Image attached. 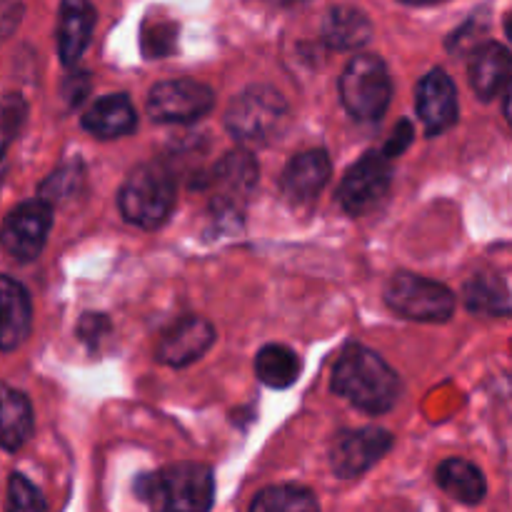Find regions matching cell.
Wrapping results in <instances>:
<instances>
[{
	"label": "cell",
	"mask_w": 512,
	"mask_h": 512,
	"mask_svg": "<svg viewBox=\"0 0 512 512\" xmlns=\"http://www.w3.org/2000/svg\"><path fill=\"white\" fill-rule=\"evenodd\" d=\"M330 388L335 395L370 415L388 413L400 393L398 373L365 345H348L333 368Z\"/></svg>",
	"instance_id": "1"
},
{
	"label": "cell",
	"mask_w": 512,
	"mask_h": 512,
	"mask_svg": "<svg viewBox=\"0 0 512 512\" xmlns=\"http://www.w3.org/2000/svg\"><path fill=\"white\" fill-rule=\"evenodd\" d=\"M135 495L155 510L205 512L213 508L215 480L208 465L175 463L158 473L140 475Z\"/></svg>",
	"instance_id": "2"
},
{
	"label": "cell",
	"mask_w": 512,
	"mask_h": 512,
	"mask_svg": "<svg viewBox=\"0 0 512 512\" xmlns=\"http://www.w3.org/2000/svg\"><path fill=\"white\" fill-rule=\"evenodd\" d=\"M288 123V103L268 85L243 90L225 113V128L243 145H270L285 133Z\"/></svg>",
	"instance_id": "3"
},
{
	"label": "cell",
	"mask_w": 512,
	"mask_h": 512,
	"mask_svg": "<svg viewBox=\"0 0 512 512\" xmlns=\"http://www.w3.org/2000/svg\"><path fill=\"white\" fill-rule=\"evenodd\" d=\"M120 213L128 223L153 230L168 220L175 205V180L165 165L145 163L130 170L118 195Z\"/></svg>",
	"instance_id": "4"
},
{
	"label": "cell",
	"mask_w": 512,
	"mask_h": 512,
	"mask_svg": "<svg viewBox=\"0 0 512 512\" xmlns=\"http://www.w3.org/2000/svg\"><path fill=\"white\" fill-rule=\"evenodd\" d=\"M393 85L388 68L373 53H360L340 75V98L345 110L358 120H378L390 105Z\"/></svg>",
	"instance_id": "5"
},
{
	"label": "cell",
	"mask_w": 512,
	"mask_h": 512,
	"mask_svg": "<svg viewBox=\"0 0 512 512\" xmlns=\"http://www.w3.org/2000/svg\"><path fill=\"white\" fill-rule=\"evenodd\" d=\"M390 310L418 323H445L453 318L455 298L443 283L415 273H398L385 288Z\"/></svg>",
	"instance_id": "6"
},
{
	"label": "cell",
	"mask_w": 512,
	"mask_h": 512,
	"mask_svg": "<svg viewBox=\"0 0 512 512\" xmlns=\"http://www.w3.org/2000/svg\"><path fill=\"white\" fill-rule=\"evenodd\" d=\"M393 165L385 153H365L338 188V200L348 215H365L388 198Z\"/></svg>",
	"instance_id": "7"
},
{
	"label": "cell",
	"mask_w": 512,
	"mask_h": 512,
	"mask_svg": "<svg viewBox=\"0 0 512 512\" xmlns=\"http://www.w3.org/2000/svg\"><path fill=\"white\" fill-rule=\"evenodd\" d=\"M50 225H53V208L45 200L20 203L0 225V245L13 260L30 263L43 253Z\"/></svg>",
	"instance_id": "8"
},
{
	"label": "cell",
	"mask_w": 512,
	"mask_h": 512,
	"mask_svg": "<svg viewBox=\"0 0 512 512\" xmlns=\"http://www.w3.org/2000/svg\"><path fill=\"white\" fill-rule=\"evenodd\" d=\"M215 93L198 80H163L148 95V113L158 123H195L213 110Z\"/></svg>",
	"instance_id": "9"
},
{
	"label": "cell",
	"mask_w": 512,
	"mask_h": 512,
	"mask_svg": "<svg viewBox=\"0 0 512 512\" xmlns=\"http://www.w3.org/2000/svg\"><path fill=\"white\" fill-rule=\"evenodd\" d=\"M393 448V435L383 428L348 430L335 438L330 448V468L338 478L350 480L368 473Z\"/></svg>",
	"instance_id": "10"
},
{
	"label": "cell",
	"mask_w": 512,
	"mask_h": 512,
	"mask_svg": "<svg viewBox=\"0 0 512 512\" xmlns=\"http://www.w3.org/2000/svg\"><path fill=\"white\" fill-rule=\"evenodd\" d=\"M210 183L215 190V208L235 213L258 185V160L250 150H233L218 160Z\"/></svg>",
	"instance_id": "11"
},
{
	"label": "cell",
	"mask_w": 512,
	"mask_h": 512,
	"mask_svg": "<svg viewBox=\"0 0 512 512\" xmlns=\"http://www.w3.org/2000/svg\"><path fill=\"white\" fill-rule=\"evenodd\" d=\"M213 340V325L205 318H198V315H188V318H180L178 323L165 330V335L155 345V358H158V363L170 365V368H185V365L203 358V353L213 345Z\"/></svg>",
	"instance_id": "12"
},
{
	"label": "cell",
	"mask_w": 512,
	"mask_h": 512,
	"mask_svg": "<svg viewBox=\"0 0 512 512\" xmlns=\"http://www.w3.org/2000/svg\"><path fill=\"white\" fill-rule=\"evenodd\" d=\"M418 115L430 135L458 123V90L443 68H435L418 83Z\"/></svg>",
	"instance_id": "13"
},
{
	"label": "cell",
	"mask_w": 512,
	"mask_h": 512,
	"mask_svg": "<svg viewBox=\"0 0 512 512\" xmlns=\"http://www.w3.org/2000/svg\"><path fill=\"white\" fill-rule=\"evenodd\" d=\"M333 163L325 150H305L295 155L283 173V193L293 205H308L328 185Z\"/></svg>",
	"instance_id": "14"
},
{
	"label": "cell",
	"mask_w": 512,
	"mask_h": 512,
	"mask_svg": "<svg viewBox=\"0 0 512 512\" xmlns=\"http://www.w3.org/2000/svg\"><path fill=\"white\" fill-rule=\"evenodd\" d=\"M95 28V8L90 0H63L58 15V53L65 65L83 58Z\"/></svg>",
	"instance_id": "15"
},
{
	"label": "cell",
	"mask_w": 512,
	"mask_h": 512,
	"mask_svg": "<svg viewBox=\"0 0 512 512\" xmlns=\"http://www.w3.org/2000/svg\"><path fill=\"white\" fill-rule=\"evenodd\" d=\"M30 308L28 290L18 280L0 275V350H15L25 343L30 333Z\"/></svg>",
	"instance_id": "16"
},
{
	"label": "cell",
	"mask_w": 512,
	"mask_h": 512,
	"mask_svg": "<svg viewBox=\"0 0 512 512\" xmlns=\"http://www.w3.org/2000/svg\"><path fill=\"white\" fill-rule=\"evenodd\" d=\"M135 125H138V113L125 93L105 95V98L95 100L88 113H83V128L100 140L133 133Z\"/></svg>",
	"instance_id": "17"
},
{
	"label": "cell",
	"mask_w": 512,
	"mask_h": 512,
	"mask_svg": "<svg viewBox=\"0 0 512 512\" xmlns=\"http://www.w3.org/2000/svg\"><path fill=\"white\" fill-rule=\"evenodd\" d=\"M510 53L505 45L488 43L478 48L470 60V85L480 100H493L505 93L510 83Z\"/></svg>",
	"instance_id": "18"
},
{
	"label": "cell",
	"mask_w": 512,
	"mask_h": 512,
	"mask_svg": "<svg viewBox=\"0 0 512 512\" xmlns=\"http://www.w3.org/2000/svg\"><path fill=\"white\" fill-rule=\"evenodd\" d=\"M373 38L368 15L350 5H335L323 20V40L333 50H358Z\"/></svg>",
	"instance_id": "19"
},
{
	"label": "cell",
	"mask_w": 512,
	"mask_h": 512,
	"mask_svg": "<svg viewBox=\"0 0 512 512\" xmlns=\"http://www.w3.org/2000/svg\"><path fill=\"white\" fill-rule=\"evenodd\" d=\"M33 435V408L23 393L0 385V448L15 453Z\"/></svg>",
	"instance_id": "20"
},
{
	"label": "cell",
	"mask_w": 512,
	"mask_h": 512,
	"mask_svg": "<svg viewBox=\"0 0 512 512\" xmlns=\"http://www.w3.org/2000/svg\"><path fill=\"white\" fill-rule=\"evenodd\" d=\"M440 488L463 505H478L483 503L485 493H488V483H485L483 473L475 468L468 460H445L440 463L438 473H435Z\"/></svg>",
	"instance_id": "21"
},
{
	"label": "cell",
	"mask_w": 512,
	"mask_h": 512,
	"mask_svg": "<svg viewBox=\"0 0 512 512\" xmlns=\"http://www.w3.org/2000/svg\"><path fill=\"white\" fill-rule=\"evenodd\" d=\"M300 370H303V363H300L298 353L288 345H265L255 358L258 378L275 390H288L290 385L298 383Z\"/></svg>",
	"instance_id": "22"
},
{
	"label": "cell",
	"mask_w": 512,
	"mask_h": 512,
	"mask_svg": "<svg viewBox=\"0 0 512 512\" xmlns=\"http://www.w3.org/2000/svg\"><path fill=\"white\" fill-rule=\"evenodd\" d=\"M463 298L468 310L488 315H508L510 313V293L508 283L498 275H475L465 283Z\"/></svg>",
	"instance_id": "23"
},
{
	"label": "cell",
	"mask_w": 512,
	"mask_h": 512,
	"mask_svg": "<svg viewBox=\"0 0 512 512\" xmlns=\"http://www.w3.org/2000/svg\"><path fill=\"white\" fill-rule=\"evenodd\" d=\"M318 508V498L308 488H298V485H273V488H265L250 505V510L255 512H310Z\"/></svg>",
	"instance_id": "24"
},
{
	"label": "cell",
	"mask_w": 512,
	"mask_h": 512,
	"mask_svg": "<svg viewBox=\"0 0 512 512\" xmlns=\"http://www.w3.org/2000/svg\"><path fill=\"white\" fill-rule=\"evenodd\" d=\"M83 185H85L83 163H80L78 158L68 160V163L55 168L53 173L40 183V200H45L50 208L60 203H68V200H73L75 195L83 190Z\"/></svg>",
	"instance_id": "25"
},
{
	"label": "cell",
	"mask_w": 512,
	"mask_h": 512,
	"mask_svg": "<svg viewBox=\"0 0 512 512\" xmlns=\"http://www.w3.org/2000/svg\"><path fill=\"white\" fill-rule=\"evenodd\" d=\"M25 118H28V103L18 93H8L0 98V150H5L18 138Z\"/></svg>",
	"instance_id": "26"
},
{
	"label": "cell",
	"mask_w": 512,
	"mask_h": 512,
	"mask_svg": "<svg viewBox=\"0 0 512 512\" xmlns=\"http://www.w3.org/2000/svg\"><path fill=\"white\" fill-rule=\"evenodd\" d=\"M175 40H178V25L173 23H153L143 28V45L145 58H163L175 50Z\"/></svg>",
	"instance_id": "27"
},
{
	"label": "cell",
	"mask_w": 512,
	"mask_h": 512,
	"mask_svg": "<svg viewBox=\"0 0 512 512\" xmlns=\"http://www.w3.org/2000/svg\"><path fill=\"white\" fill-rule=\"evenodd\" d=\"M8 505L13 510L25 512L48 508V503H45V498L40 495V490L20 473H13L8 480Z\"/></svg>",
	"instance_id": "28"
},
{
	"label": "cell",
	"mask_w": 512,
	"mask_h": 512,
	"mask_svg": "<svg viewBox=\"0 0 512 512\" xmlns=\"http://www.w3.org/2000/svg\"><path fill=\"white\" fill-rule=\"evenodd\" d=\"M108 330H110V320L105 318V315H98V313L83 315L78 323V335H80V340H85V343H88V348H98L100 338H103V335H108Z\"/></svg>",
	"instance_id": "29"
},
{
	"label": "cell",
	"mask_w": 512,
	"mask_h": 512,
	"mask_svg": "<svg viewBox=\"0 0 512 512\" xmlns=\"http://www.w3.org/2000/svg\"><path fill=\"white\" fill-rule=\"evenodd\" d=\"M88 90H90V75L88 73L68 75V80H65V85H63V95H65V100H68L70 108H75V105H78L80 100L88 95Z\"/></svg>",
	"instance_id": "30"
},
{
	"label": "cell",
	"mask_w": 512,
	"mask_h": 512,
	"mask_svg": "<svg viewBox=\"0 0 512 512\" xmlns=\"http://www.w3.org/2000/svg\"><path fill=\"white\" fill-rule=\"evenodd\" d=\"M413 143V125L408 123V120H400L398 128H395L393 138L388 140V145H385L383 153L388 155V158H395V155L405 153V148Z\"/></svg>",
	"instance_id": "31"
},
{
	"label": "cell",
	"mask_w": 512,
	"mask_h": 512,
	"mask_svg": "<svg viewBox=\"0 0 512 512\" xmlns=\"http://www.w3.org/2000/svg\"><path fill=\"white\" fill-rule=\"evenodd\" d=\"M5 173H8V158H5V150H0V183L5 180Z\"/></svg>",
	"instance_id": "32"
},
{
	"label": "cell",
	"mask_w": 512,
	"mask_h": 512,
	"mask_svg": "<svg viewBox=\"0 0 512 512\" xmlns=\"http://www.w3.org/2000/svg\"><path fill=\"white\" fill-rule=\"evenodd\" d=\"M408 5H433V3H443V0H403Z\"/></svg>",
	"instance_id": "33"
},
{
	"label": "cell",
	"mask_w": 512,
	"mask_h": 512,
	"mask_svg": "<svg viewBox=\"0 0 512 512\" xmlns=\"http://www.w3.org/2000/svg\"><path fill=\"white\" fill-rule=\"evenodd\" d=\"M273 3H278V5H298V3H305V0H273Z\"/></svg>",
	"instance_id": "34"
}]
</instances>
